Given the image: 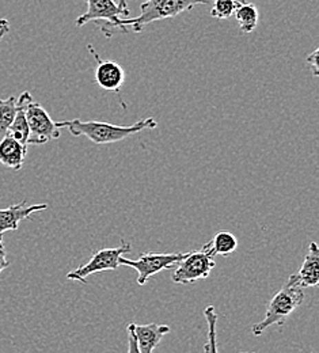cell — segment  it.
Listing matches in <instances>:
<instances>
[{
    "instance_id": "cell-2",
    "label": "cell",
    "mask_w": 319,
    "mask_h": 353,
    "mask_svg": "<svg viewBox=\"0 0 319 353\" xmlns=\"http://www.w3.org/2000/svg\"><path fill=\"white\" fill-rule=\"evenodd\" d=\"M201 4H209V0H143L140 4V15L136 18H121L119 32L128 33L131 29L134 33H140L152 22L176 18Z\"/></svg>"
},
{
    "instance_id": "cell-18",
    "label": "cell",
    "mask_w": 319,
    "mask_h": 353,
    "mask_svg": "<svg viewBox=\"0 0 319 353\" xmlns=\"http://www.w3.org/2000/svg\"><path fill=\"white\" fill-rule=\"evenodd\" d=\"M236 7V0H215L211 17L216 19H228Z\"/></svg>"
},
{
    "instance_id": "cell-15",
    "label": "cell",
    "mask_w": 319,
    "mask_h": 353,
    "mask_svg": "<svg viewBox=\"0 0 319 353\" xmlns=\"http://www.w3.org/2000/svg\"><path fill=\"white\" fill-rule=\"evenodd\" d=\"M208 246L214 256H228L236 250L238 239L229 231H220L214 236L211 242H208Z\"/></svg>"
},
{
    "instance_id": "cell-23",
    "label": "cell",
    "mask_w": 319,
    "mask_h": 353,
    "mask_svg": "<svg viewBox=\"0 0 319 353\" xmlns=\"http://www.w3.org/2000/svg\"><path fill=\"white\" fill-rule=\"evenodd\" d=\"M116 1H117V4H119L121 8H128L127 0H116Z\"/></svg>"
},
{
    "instance_id": "cell-16",
    "label": "cell",
    "mask_w": 319,
    "mask_h": 353,
    "mask_svg": "<svg viewBox=\"0 0 319 353\" xmlns=\"http://www.w3.org/2000/svg\"><path fill=\"white\" fill-rule=\"evenodd\" d=\"M17 113V98L10 97L0 99V140L7 134V131Z\"/></svg>"
},
{
    "instance_id": "cell-3",
    "label": "cell",
    "mask_w": 319,
    "mask_h": 353,
    "mask_svg": "<svg viewBox=\"0 0 319 353\" xmlns=\"http://www.w3.org/2000/svg\"><path fill=\"white\" fill-rule=\"evenodd\" d=\"M305 301V291L300 287L296 274H291L282 288L271 301L265 318L251 327L254 336H261L268 327L282 325L285 319L298 309Z\"/></svg>"
},
{
    "instance_id": "cell-17",
    "label": "cell",
    "mask_w": 319,
    "mask_h": 353,
    "mask_svg": "<svg viewBox=\"0 0 319 353\" xmlns=\"http://www.w3.org/2000/svg\"><path fill=\"white\" fill-rule=\"evenodd\" d=\"M214 307L209 306L205 309V316L208 321V343L204 347L205 352H216L218 347H216V321H218V315L215 314Z\"/></svg>"
},
{
    "instance_id": "cell-13",
    "label": "cell",
    "mask_w": 319,
    "mask_h": 353,
    "mask_svg": "<svg viewBox=\"0 0 319 353\" xmlns=\"http://www.w3.org/2000/svg\"><path fill=\"white\" fill-rule=\"evenodd\" d=\"M298 281L302 288H313L319 284V249L317 242H311L309 253L305 259L299 273H296Z\"/></svg>"
},
{
    "instance_id": "cell-4",
    "label": "cell",
    "mask_w": 319,
    "mask_h": 353,
    "mask_svg": "<svg viewBox=\"0 0 319 353\" xmlns=\"http://www.w3.org/2000/svg\"><path fill=\"white\" fill-rule=\"evenodd\" d=\"M86 3L88 11L76 19V28H83L94 21L107 39L119 30L121 17L128 18L131 14L130 8H121L116 0H86Z\"/></svg>"
},
{
    "instance_id": "cell-12",
    "label": "cell",
    "mask_w": 319,
    "mask_h": 353,
    "mask_svg": "<svg viewBox=\"0 0 319 353\" xmlns=\"http://www.w3.org/2000/svg\"><path fill=\"white\" fill-rule=\"evenodd\" d=\"M138 350L141 353H151L161 343V340L170 333V327L167 325H136L135 323Z\"/></svg>"
},
{
    "instance_id": "cell-11",
    "label": "cell",
    "mask_w": 319,
    "mask_h": 353,
    "mask_svg": "<svg viewBox=\"0 0 319 353\" xmlns=\"http://www.w3.org/2000/svg\"><path fill=\"white\" fill-rule=\"evenodd\" d=\"M28 154V145L15 140L11 136H4L0 140V163L15 172L21 170Z\"/></svg>"
},
{
    "instance_id": "cell-19",
    "label": "cell",
    "mask_w": 319,
    "mask_h": 353,
    "mask_svg": "<svg viewBox=\"0 0 319 353\" xmlns=\"http://www.w3.org/2000/svg\"><path fill=\"white\" fill-rule=\"evenodd\" d=\"M128 341H130V348L128 351L131 353H140L138 350V343H137L136 333H135V323L128 325Z\"/></svg>"
},
{
    "instance_id": "cell-9",
    "label": "cell",
    "mask_w": 319,
    "mask_h": 353,
    "mask_svg": "<svg viewBox=\"0 0 319 353\" xmlns=\"http://www.w3.org/2000/svg\"><path fill=\"white\" fill-rule=\"evenodd\" d=\"M89 52L92 53L96 61L95 81L98 86L106 91L119 92L125 81V72L123 67L110 60H102L92 45H89Z\"/></svg>"
},
{
    "instance_id": "cell-22",
    "label": "cell",
    "mask_w": 319,
    "mask_h": 353,
    "mask_svg": "<svg viewBox=\"0 0 319 353\" xmlns=\"http://www.w3.org/2000/svg\"><path fill=\"white\" fill-rule=\"evenodd\" d=\"M8 32H10V23H8L7 19L1 18V19H0V41H1V39H3Z\"/></svg>"
},
{
    "instance_id": "cell-21",
    "label": "cell",
    "mask_w": 319,
    "mask_h": 353,
    "mask_svg": "<svg viewBox=\"0 0 319 353\" xmlns=\"http://www.w3.org/2000/svg\"><path fill=\"white\" fill-rule=\"evenodd\" d=\"M10 266V263L7 260V252H6V246L3 242V236H0V274L4 269H7Z\"/></svg>"
},
{
    "instance_id": "cell-10",
    "label": "cell",
    "mask_w": 319,
    "mask_h": 353,
    "mask_svg": "<svg viewBox=\"0 0 319 353\" xmlns=\"http://www.w3.org/2000/svg\"><path fill=\"white\" fill-rule=\"evenodd\" d=\"M48 208L46 204L26 205V201L10 205L8 208L0 210V236L7 231H17L21 221L29 219L33 214L41 212Z\"/></svg>"
},
{
    "instance_id": "cell-6",
    "label": "cell",
    "mask_w": 319,
    "mask_h": 353,
    "mask_svg": "<svg viewBox=\"0 0 319 353\" xmlns=\"http://www.w3.org/2000/svg\"><path fill=\"white\" fill-rule=\"evenodd\" d=\"M131 250H132L131 243L124 242V241L121 242V246H119V248L101 249L92 256V260L88 264L81 265L75 270L67 273V279L88 283V279L94 273L116 270L120 266V263H119L120 257L131 253Z\"/></svg>"
},
{
    "instance_id": "cell-5",
    "label": "cell",
    "mask_w": 319,
    "mask_h": 353,
    "mask_svg": "<svg viewBox=\"0 0 319 353\" xmlns=\"http://www.w3.org/2000/svg\"><path fill=\"white\" fill-rule=\"evenodd\" d=\"M214 254L205 243L201 250L189 252L183 260L176 265L177 269L172 276V280L176 284H192L197 280L207 279L212 269L215 268V260Z\"/></svg>"
},
{
    "instance_id": "cell-8",
    "label": "cell",
    "mask_w": 319,
    "mask_h": 353,
    "mask_svg": "<svg viewBox=\"0 0 319 353\" xmlns=\"http://www.w3.org/2000/svg\"><path fill=\"white\" fill-rule=\"evenodd\" d=\"M26 120L29 125V145H43L50 140L60 137V128L57 127V123L50 119L40 103L30 101L26 105Z\"/></svg>"
},
{
    "instance_id": "cell-14",
    "label": "cell",
    "mask_w": 319,
    "mask_h": 353,
    "mask_svg": "<svg viewBox=\"0 0 319 353\" xmlns=\"http://www.w3.org/2000/svg\"><path fill=\"white\" fill-rule=\"evenodd\" d=\"M234 14L242 33H251L256 30L258 25V17H260L258 8L256 4L236 0V7Z\"/></svg>"
},
{
    "instance_id": "cell-20",
    "label": "cell",
    "mask_w": 319,
    "mask_h": 353,
    "mask_svg": "<svg viewBox=\"0 0 319 353\" xmlns=\"http://www.w3.org/2000/svg\"><path fill=\"white\" fill-rule=\"evenodd\" d=\"M319 49H314V52L311 53V54H309L307 56V59H306V61H307V64H310L311 65V68H313V75L317 78L319 75Z\"/></svg>"
},
{
    "instance_id": "cell-1",
    "label": "cell",
    "mask_w": 319,
    "mask_h": 353,
    "mask_svg": "<svg viewBox=\"0 0 319 353\" xmlns=\"http://www.w3.org/2000/svg\"><path fill=\"white\" fill-rule=\"evenodd\" d=\"M59 128H67L72 136H86L95 144H110L128 139L145 130L158 127V121L152 117L140 120L132 125H114L102 121H81L78 119L57 123Z\"/></svg>"
},
{
    "instance_id": "cell-7",
    "label": "cell",
    "mask_w": 319,
    "mask_h": 353,
    "mask_svg": "<svg viewBox=\"0 0 319 353\" xmlns=\"http://www.w3.org/2000/svg\"><path fill=\"white\" fill-rule=\"evenodd\" d=\"M186 254L187 253H141L137 260H128L121 256L119 263L137 270V284L145 285L154 274L174 268Z\"/></svg>"
}]
</instances>
